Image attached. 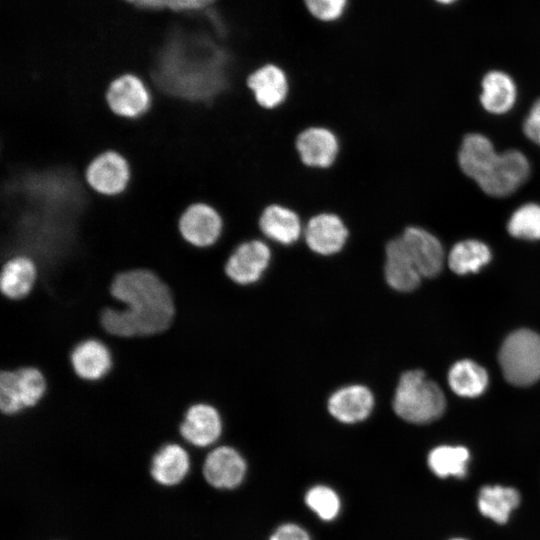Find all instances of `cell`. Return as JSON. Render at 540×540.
<instances>
[{
  "label": "cell",
  "instance_id": "cell-6",
  "mask_svg": "<svg viewBox=\"0 0 540 540\" xmlns=\"http://www.w3.org/2000/svg\"><path fill=\"white\" fill-rule=\"evenodd\" d=\"M499 363L506 380L526 386L540 379V335L520 329L511 333L499 351Z\"/></svg>",
  "mask_w": 540,
  "mask_h": 540
},
{
  "label": "cell",
  "instance_id": "cell-33",
  "mask_svg": "<svg viewBox=\"0 0 540 540\" xmlns=\"http://www.w3.org/2000/svg\"><path fill=\"white\" fill-rule=\"evenodd\" d=\"M525 135L540 146V99L532 106L523 124Z\"/></svg>",
  "mask_w": 540,
  "mask_h": 540
},
{
  "label": "cell",
  "instance_id": "cell-30",
  "mask_svg": "<svg viewBox=\"0 0 540 540\" xmlns=\"http://www.w3.org/2000/svg\"><path fill=\"white\" fill-rule=\"evenodd\" d=\"M507 229L516 238L540 239V206L529 203L519 207L510 217Z\"/></svg>",
  "mask_w": 540,
  "mask_h": 540
},
{
  "label": "cell",
  "instance_id": "cell-13",
  "mask_svg": "<svg viewBox=\"0 0 540 540\" xmlns=\"http://www.w3.org/2000/svg\"><path fill=\"white\" fill-rule=\"evenodd\" d=\"M375 406L374 392L361 383L338 387L326 401L328 414L343 425H356L366 421L374 412Z\"/></svg>",
  "mask_w": 540,
  "mask_h": 540
},
{
  "label": "cell",
  "instance_id": "cell-14",
  "mask_svg": "<svg viewBox=\"0 0 540 540\" xmlns=\"http://www.w3.org/2000/svg\"><path fill=\"white\" fill-rule=\"evenodd\" d=\"M382 275L385 283L397 292L416 289L422 279L400 235L385 244Z\"/></svg>",
  "mask_w": 540,
  "mask_h": 540
},
{
  "label": "cell",
  "instance_id": "cell-26",
  "mask_svg": "<svg viewBox=\"0 0 540 540\" xmlns=\"http://www.w3.org/2000/svg\"><path fill=\"white\" fill-rule=\"evenodd\" d=\"M469 458V451L463 446L442 445L429 452L427 463L440 478H463L467 475Z\"/></svg>",
  "mask_w": 540,
  "mask_h": 540
},
{
  "label": "cell",
  "instance_id": "cell-17",
  "mask_svg": "<svg viewBox=\"0 0 540 540\" xmlns=\"http://www.w3.org/2000/svg\"><path fill=\"white\" fill-rule=\"evenodd\" d=\"M400 236L422 278L437 276L444 262V250L437 237L419 225L406 227Z\"/></svg>",
  "mask_w": 540,
  "mask_h": 540
},
{
  "label": "cell",
  "instance_id": "cell-16",
  "mask_svg": "<svg viewBox=\"0 0 540 540\" xmlns=\"http://www.w3.org/2000/svg\"><path fill=\"white\" fill-rule=\"evenodd\" d=\"M296 149L305 166L328 169L333 166L339 155L340 144L332 130L323 126H312L298 135Z\"/></svg>",
  "mask_w": 540,
  "mask_h": 540
},
{
  "label": "cell",
  "instance_id": "cell-5",
  "mask_svg": "<svg viewBox=\"0 0 540 540\" xmlns=\"http://www.w3.org/2000/svg\"><path fill=\"white\" fill-rule=\"evenodd\" d=\"M445 406L442 390L423 370L401 374L392 399L393 411L400 419L411 424H427L441 417Z\"/></svg>",
  "mask_w": 540,
  "mask_h": 540
},
{
  "label": "cell",
  "instance_id": "cell-31",
  "mask_svg": "<svg viewBox=\"0 0 540 540\" xmlns=\"http://www.w3.org/2000/svg\"><path fill=\"white\" fill-rule=\"evenodd\" d=\"M305 11L315 21L333 24L344 18L350 0H302Z\"/></svg>",
  "mask_w": 540,
  "mask_h": 540
},
{
  "label": "cell",
  "instance_id": "cell-19",
  "mask_svg": "<svg viewBox=\"0 0 540 540\" xmlns=\"http://www.w3.org/2000/svg\"><path fill=\"white\" fill-rule=\"evenodd\" d=\"M106 99L114 113L126 118L142 116L151 105L147 87L131 74L116 78L107 90Z\"/></svg>",
  "mask_w": 540,
  "mask_h": 540
},
{
  "label": "cell",
  "instance_id": "cell-3",
  "mask_svg": "<svg viewBox=\"0 0 540 540\" xmlns=\"http://www.w3.org/2000/svg\"><path fill=\"white\" fill-rule=\"evenodd\" d=\"M114 301L101 313L103 330L116 337H142L166 330L174 317V301L166 283L144 268L118 273L111 284Z\"/></svg>",
  "mask_w": 540,
  "mask_h": 540
},
{
  "label": "cell",
  "instance_id": "cell-10",
  "mask_svg": "<svg viewBox=\"0 0 540 540\" xmlns=\"http://www.w3.org/2000/svg\"><path fill=\"white\" fill-rule=\"evenodd\" d=\"M201 472L209 486L228 492L243 483L247 474V462L235 446L219 443L206 451Z\"/></svg>",
  "mask_w": 540,
  "mask_h": 540
},
{
  "label": "cell",
  "instance_id": "cell-8",
  "mask_svg": "<svg viewBox=\"0 0 540 540\" xmlns=\"http://www.w3.org/2000/svg\"><path fill=\"white\" fill-rule=\"evenodd\" d=\"M273 250L268 241L254 238L238 244L224 264L226 277L239 287L260 282L270 269Z\"/></svg>",
  "mask_w": 540,
  "mask_h": 540
},
{
  "label": "cell",
  "instance_id": "cell-35",
  "mask_svg": "<svg viewBox=\"0 0 540 540\" xmlns=\"http://www.w3.org/2000/svg\"><path fill=\"white\" fill-rule=\"evenodd\" d=\"M168 0H142L138 6L146 9H162L167 5Z\"/></svg>",
  "mask_w": 540,
  "mask_h": 540
},
{
  "label": "cell",
  "instance_id": "cell-2",
  "mask_svg": "<svg viewBox=\"0 0 540 540\" xmlns=\"http://www.w3.org/2000/svg\"><path fill=\"white\" fill-rule=\"evenodd\" d=\"M247 78L235 54L207 45L167 48L155 71L162 90L204 106Z\"/></svg>",
  "mask_w": 540,
  "mask_h": 540
},
{
  "label": "cell",
  "instance_id": "cell-7",
  "mask_svg": "<svg viewBox=\"0 0 540 540\" xmlns=\"http://www.w3.org/2000/svg\"><path fill=\"white\" fill-rule=\"evenodd\" d=\"M47 391L41 370L23 366L0 371V413L16 415L35 407Z\"/></svg>",
  "mask_w": 540,
  "mask_h": 540
},
{
  "label": "cell",
  "instance_id": "cell-21",
  "mask_svg": "<svg viewBox=\"0 0 540 540\" xmlns=\"http://www.w3.org/2000/svg\"><path fill=\"white\" fill-rule=\"evenodd\" d=\"M247 86L264 109L281 106L288 97L289 79L286 71L275 63H265L247 78Z\"/></svg>",
  "mask_w": 540,
  "mask_h": 540
},
{
  "label": "cell",
  "instance_id": "cell-18",
  "mask_svg": "<svg viewBox=\"0 0 540 540\" xmlns=\"http://www.w3.org/2000/svg\"><path fill=\"white\" fill-rule=\"evenodd\" d=\"M70 362L77 377L84 381L96 382L110 373L113 356L109 346L102 339L90 337L73 347Z\"/></svg>",
  "mask_w": 540,
  "mask_h": 540
},
{
  "label": "cell",
  "instance_id": "cell-4",
  "mask_svg": "<svg viewBox=\"0 0 540 540\" xmlns=\"http://www.w3.org/2000/svg\"><path fill=\"white\" fill-rule=\"evenodd\" d=\"M462 172L472 178L488 195L505 197L528 178L527 158L518 150L496 153L491 141L482 134H467L458 153Z\"/></svg>",
  "mask_w": 540,
  "mask_h": 540
},
{
  "label": "cell",
  "instance_id": "cell-38",
  "mask_svg": "<svg viewBox=\"0 0 540 540\" xmlns=\"http://www.w3.org/2000/svg\"><path fill=\"white\" fill-rule=\"evenodd\" d=\"M449 540H467V539L456 537V538H452V539H449Z\"/></svg>",
  "mask_w": 540,
  "mask_h": 540
},
{
  "label": "cell",
  "instance_id": "cell-12",
  "mask_svg": "<svg viewBox=\"0 0 540 540\" xmlns=\"http://www.w3.org/2000/svg\"><path fill=\"white\" fill-rule=\"evenodd\" d=\"M178 228L183 241L192 247L206 249L214 246L221 238L224 220L214 206L197 202L184 211Z\"/></svg>",
  "mask_w": 540,
  "mask_h": 540
},
{
  "label": "cell",
  "instance_id": "cell-23",
  "mask_svg": "<svg viewBox=\"0 0 540 540\" xmlns=\"http://www.w3.org/2000/svg\"><path fill=\"white\" fill-rule=\"evenodd\" d=\"M39 279L36 262L29 256L18 254L1 263L0 294L18 301L28 297Z\"/></svg>",
  "mask_w": 540,
  "mask_h": 540
},
{
  "label": "cell",
  "instance_id": "cell-37",
  "mask_svg": "<svg viewBox=\"0 0 540 540\" xmlns=\"http://www.w3.org/2000/svg\"><path fill=\"white\" fill-rule=\"evenodd\" d=\"M126 1H128V2H130V3H134V4H137V5H138V4H139V3H140V2L142 1V0H126Z\"/></svg>",
  "mask_w": 540,
  "mask_h": 540
},
{
  "label": "cell",
  "instance_id": "cell-15",
  "mask_svg": "<svg viewBox=\"0 0 540 540\" xmlns=\"http://www.w3.org/2000/svg\"><path fill=\"white\" fill-rule=\"evenodd\" d=\"M192 458L187 446L170 441L161 445L150 462V475L160 486L175 487L190 474Z\"/></svg>",
  "mask_w": 540,
  "mask_h": 540
},
{
  "label": "cell",
  "instance_id": "cell-28",
  "mask_svg": "<svg viewBox=\"0 0 540 540\" xmlns=\"http://www.w3.org/2000/svg\"><path fill=\"white\" fill-rule=\"evenodd\" d=\"M491 259L487 245L478 240H464L456 243L450 251L448 262L457 274L477 272Z\"/></svg>",
  "mask_w": 540,
  "mask_h": 540
},
{
  "label": "cell",
  "instance_id": "cell-34",
  "mask_svg": "<svg viewBox=\"0 0 540 540\" xmlns=\"http://www.w3.org/2000/svg\"><path fill=\"white\" fill-rule=\"evenodd\" d=\"M216 0H168L167 8L175 11H197L207 8Z\"/></svg>",
  "mask_w": 540,
  "mask_h": 540
},
{
  "label": "cell",
  "instance_id": "cell-11",
  "mask_svg": "<svg viewBox=\"0 0 540 540\" xmlns=\"http://www.w3.org/2000/svg\"><path fill=\"white\" fill-rule=\"evenodd\" d=\"M349 229L343 219L332 212L312 216L303 227L302 239L307 248L317 256L329 258L345 248Z\"/></svg>",
  "mask_w": 540,
  "mask_h": 540
},
{
  "label": "cell",
  "instance_id": "cell-24",
  "mask_svg": "<svg viewBox=\"0 0 540 540\" xmlns=\"http://www.w3.org/2000/svg\"><path fill=\"white\" fill-rule=\"evenodd\" d=\"M520 500L519 491L513 487L485 485L478 493L477 506L483 516L498 524H505Z\"/></svg>",
  "mask_w": 540,
  "mask_h": 540
},
{
  "label": "cell",
  "instance_id": "cell-36",
  "mask_svg": "<svg viewBox=\"0 0 540 540\" xmlns=\"http://www.w3.org/2000/svg\"><path fill=\"white\" fill-rule=\"evenodd\" d=\"M436 3L438 4H442V5H451L453 3H455L457 0H434Z\"/></svg>",
  "mask_w": 540,
  "mask_h": 540
},
{
  "label": "cell",
  "instance_id": "cell-32",
  "mask_svg": "<svg viewBox=\"0 0 540 540\" xmlns=\"http://www.w3.org/2000/svg\"><path fill=\"white\" fill-rule=\"evenodd\" d=\"M269 540H311V537L300 525L284 523L272 533Z\"/></svg>",
  "mask_w": 540,
  "mask_h": 540
},
{
  "label": "cell",
  "instance_id": "cell-25",
  "mask_svg": "<svg viewBox=\"0 0 540 540\" xmlns=\"http://www.w3.org/2000/svg\"><path fill=\"white\" fill-rule=\"evenodd\" d=\"M516 99V87L509 75L490 71L482 80V106L490 113L503 114L510 110Z\"/></svg>",
  "mask_w": 540,
  "mask_h": 540
},
{
  "label": "cell",
  "instance_id": "cell-20",
  "mask_svg": "<svg viewBox=\"0 0 540 540\" xmlns=\"http://www.w3.org/2000/svg\"><path fill=\"white\" fill-rule=\"evenodd\" d=\"M303 222L291 208L271 204L262 212L259 229L269 243L289 247L298 243L303 235Z\"/></svg>",
  "mask_w": 540,
  "mask_h": 540
},
{
  "label": "cell",
  "instance_id": "cell-27",
  "mask_svg": "<svg viewBox=\"0 0 540 540\" xmlns=\"http://www.w3.org/2000/svg\"><path fill=\"white\" fill-rule=\"evenodd\" d=\"M451 389L463 397H476L484 392L488 375L484 368L472 360L456 362L448 374Z\"/></svg>",
  "mask_w": 540,
  "mask_h": 540
},
{
  "label": "cell",
  "instance_id": "cell-29",
  "mask_svg": "<svg viewBox=\"0 0 540 540\" xmlns=\"http://www.w3.org/2000/svg\"><path fill=\"white\" fill-rule=\"evenodd\" d=\"M305 504L323 521L334 520L341 509V501L335 490L326 485H315L305 494Z\"/></svg>",
  "mask_w": 540,
  "mask_h": 540
},
{
  "label": "cell",
  "instance_id": "cell-22",
  "mask_svg": "<svg viewBox=\"0 0 540 540\" xmlns=\"http://www.w3.org/2000/svg\"><path fill=\"white\" fill-rule=\"evenodd\" d=\"M129 177L130 171L127 161L123 156L113 151L97 156L86 171L89 185L105 195L121 193L126 188Z\"/></svg>",
  "mask_w": 540,
  "mask_h": 540
},
{
  "label": "cell",
  "instance_id": "cell-1",
  "mask_svg": "<svg viewBox=\"0 0 540 540\" xmlns=\"http://www.w3.org/2000/svg\"><path fill=\"white\" fill-rule=\"evenodd\" d=\"M4 191L8 223L1 263L23 254L43 271L74 252L86 199L73 172L64 168L24 172L12 178Z\"/></svg>",
  "mask_w": 540,
  "mask_h": 540
},
{
  "label": "cell",
  "instance_id": "cell-9",
  "mask_svg": "<svg viewBox=\"0 0 540 540\" xmlns=\"http://www.w3.org/2000/svg\"><path fill=\"white\" fill-rule=\"evenodd\" d=\"M223 434L224 420L221 412L206 402L190 405L179 425L180 442L200 450H208L219 444Z\"/></svg>",
  "mask_w": 540,
  "mask_h": 540
}]
</instances>
